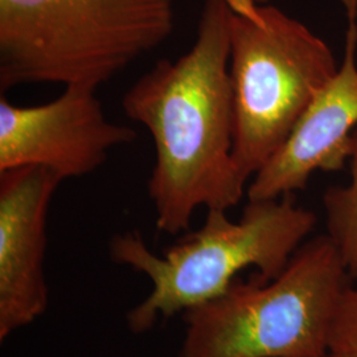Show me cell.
Wrapping results in <instances>:
<instances>
[{
  "label": "cell",
  "mask_w": 357,
  "mask_h": 357,
  "mask_svg": "<svg viewBox=\"0 0 357 357\" xmlns=\"http://www.w3.org/2000/svg\"><path fill=\"white\" fill-rule=\"evenodd\" d=\"M236 166L246 181L274 156L339 64L330 45L270 3L225 0Z\"/></svg>",
  "instance_id": "5b68a950"
},
{
  "label": "cell",
  "mask_w": 357,
  "mask_h": 357,
  "mask_svg": "<svg viewBox=\"0 0 357 357\" xmlns=\"http://www.w3.org/2000/svg\"><path fill=\"white\" fill-rule=\"evenodd\" d=\"M61 183L45 167L0 172V342L33 323L48 307L47 224Z\"/></svg>",
  "instance_id": "ba28073f"
},
{
  "label": "cell",
  "mask_w": 357,
  "mask_h": 357,
  "mask_svg": "<svg viewBox=\"0 0 357 357\" xmlns=\"http://www.w3.org/2000/svg\"><path fill=\"white\" fill-rule=\"evenodd\" d=\"M330 351L357 355V287L349 284L335 312Z\"/></svg>",
  "instance_id": "30bf717a"
},
{
  "label": "cell",
  "mask_w": 357,
  "mask_h": 357,
  "mask_svg": "<svg viewBox=\"0 0 357 357\" xmlns=\"http://www.w3.org/2000/svg\"><path fill=\"white\" fill-rule=\"evenodd\" d=\"M344 56L281 149L248 185L249 200H270L305 190L311 176L349 165L357 126V0H343Z\"/></svg>",
  "instance_id": "52a82bcc"
},
{
  "label": "cell",
  "mask_w": 357,
  "mask_h": 357,
  "mask_svg": "<svg viewBox=\"0 0 357 357\" xmlns=\"http://www.w3.org/2000/svg\"><path fill=\"white\" fill-rule=\"evenodd\" d=\"M324 357H357V355H351V354H344V352H332V351H330Z\"/></svg>",
  "instance_id": "8fae6325"
},
{
  "label": "cell",
  "mask_w": 357,
  "mask_h": 357,
  "mask_svg": "<svg viewBox=\"0 0 357 357\" xmlns=\"http://www.w3.org/2000/svg\"><path fill=\"white\" fill-rule=\"evenodd\" d=\"M135 139L134 128L106 116L97 89L69 85L36 106L0 97V172L38 166L63 181L82 178L103 166L113 149Z\"/></svg>",
  "instance_id": "8992f818"
},
{
  "label": "cell",
  "mask_w": 357,
  "mask_h": 357,
  "mask_svg": "<svg viewBox=\"0 0 357 357\" xmlns=\"http://www.w3.org/2000/svg\"><path fill=\"white\" fill-rule=\"evenodd\" d=\"M349 284L331 238H310L275 278H236L220 296L183 312L178 357H324Z\"/></svg>",
  "instance_id": "277c9868"
},
{
  "label": "cell",
  "mask_w": 357,
  "mask_h": 357,
  "mask_svg": "<svg viewBox=\"0 0 357 357\" xmlns=\"http://www.w3.org/2000/svg\"><path fill=\"white\" fill-rule=\"evenodd\" d=\"M349 181L323 195L327 236L335 243L351 280H357V131L349 159Z\"/></svg>",
  "instance_id": "9c48e42d"
},
{
  "label": "cell",
  "mask_w": 357,
  "mask_h": 357,
  "mask_svg": "<svg viewBox=\"0 0 357 357\" xmlns=\"http://www.w3.org/2000/svg\"><path fill=\"white\" fill-rule=\"evenodd\" d=\"M255 1H258V3H270L271 0H255Z\"/></svg>",
  "instance_id": "7c38bea8"
},
{
  "label": "cell",
  "mask_w": 357,
  "mask_h": 357,
  "mask_svg": "<svg viewBox=\"0 0 357 357\" xmlns=\"http://www.w3.org/2000/svg\"><path fill=\"white\" fill-rule=\"evenodd\" d=\"M227 212L208 209L204 224L162 255L153 253L138 231L110 240L112 261L153 283L151 293L128 312L130 331H150L160 320L215 299L243 268H257L265 281L275 278L318 222L314 212L296 204L294 195L249 200L238 221Z\"/></svg>",
  "instance_id": "7a4b0ae2"
},
{
  "label": "cell",
  "mask_w": 357,
  "mask_h": 357,
  "mask_svg": "<svg viewBox=\"0 0 357 357\" xmlns=\"http://www.w3.org/2000/svg\"><path fill=\"white\" fill-rule=\"evenodd\" d=\"M174 29V0H0V90L98 89Z\"/></svg>",
  "instance_id": "3957f363"
},
{
  "label": "cell",
  "mask_w": 357,
  "mask_h": 357,
  "mask_svg": "<svg viewBox=\"0 0 357 357\" xmlns=\"http://www.w3.org/2000/svg\"><path fill=\"white\" fill-rule=\"evenodd\" d=\"M229 60L228 4L204 0L191 48L159 60L122 98L125 114L153 138L149 196L156 227L167 234L190 230L202 206L229 211L248 191L233 158Z\"/></svg>",
  "instance_id": "6da1fadb"
}]
</instances>
